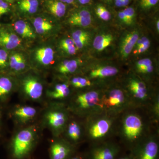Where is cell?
Instances as JSON below:
<instances>
[{
	"label": "cell",
	"mask_w": 159,
	"mask_h": 159,
	"mask_svg": "<svg viewBox=\"0 0 159 159\" xmlns=\"http://www.w3.org/2000/svg\"><path fill=\"white\" fill-rule=\"evenodd\" d=\"M34 142V135L32 129L28 128L21 130L15 137L11 143L13 159H26L31 153Z\"/></svg>",
	"instance_id": "6da1fadb"
},
{
	"label": "cell",
	"mask_w": 159,
	"mask_h": 159,
	"mask_svg": "<svg viewBox=\"0 0 159 159\" xmlns=\"http://www.w3.org/2000/svg\"><path fill=\"white\" fill-rule=\"evenodd\" d=\"M131 102L124 91L121 89H113L102 97L103 110L108 113L115 115L125 109Z\"/></svg>",
	"instance_id": "7a4b0ae2"
},
{
	"label": "cell",
	"mask_w": 159,
	"mask_h": 159,
	"mask_svg": "<svg viewBox=\"0 0 159 159\" xmlns=\"http://www.w3.org/2000/svg\"><path fill=\"white\" fill-rule=\"evenodd\" d=\"M102 97L99 92L90 91L77 96L75 100L77 107L89 116H93L103 110Z\"/></svg>",
	"instance_id": "3957f363"
},
{
	"label": "cell",
	"mask_w": 159,
	"mask_h": 159,
	"mask_svg": "<svg viewBox=\"0 0 159 159\" xmlns=\"http://www.w3.org/2000/svg\"><path fill=\"white\" fill-rule=\"evenodd\" d=\"M142 119L136 114H128L123 121L122 132L127 140L134 141L139 139L143 130Z\"/></svg>",
	"instance_id": "277c9868"
},
{
	"label": "cell",
	"mask_w": 159,
	"mask_h": 159,
	"mask_svg": "<svg viewBox=\"0 0 159 159\" xmlns=\"http://www.w3.org/2000/svg\"><path fill=\"white\" fill-rule=\"evenodd\" d=\"M111 125V119L108 117H98L90 122L88 127L89 135L93 139H102L109 132Z\"/></svg>",
	"instance_id": "5b68a950"
},
{
	"label": "cell",
	"mask_w": 159,
	"mask_h": 159,
	"mask_svg": "<svg viewBox=\"0 0 159 159\" xmlns=\"http://www.w3.org/2000/svg\"><path fill=\"white\" fill-rule=\"evenodd\" d=\"M128 88L135 101L142 102L148 99V90L143 81L136 79H131L128 83Z\"/></svg>",
	"instance_id": "8992f818"
},
{
	"label": "cell",
	"mask_w": 159,
	"mask_h": 159,
	"mask_svg": "<svg viewBox=\"0 0 159 159\" xmlns=\"http://www.w3.org/2000/svg\"><path fill=\"white\" fill-rule=\"evenodd\" d=\"M23 86L25 93L31 99H37L41 97L43 86L37 79L33 77H28L24 80Z\"/></svg>",
	"instance_id": "52a82bcc"
},
{
	"label": "cell",
	"mask_w": 159,
	"mask_h": 159,
	"mask_svg": "<svg viewBox=\"0 0 159 159\" xmlns=\"http://www.w3.org/2000/svg\"><path fill=\"white\" fill-rule=\"evenodd\" d=\"M139 39V33L137 31L129 32L123 38L120 46V54L122 57H128Z\"/></svg>",
	"instance_id": "ba28073f"
},
{
	"label": "cell",
	"mask_w": 159,
	"mask_h": 159,
	"mask_svg": "<svg viewBox=\"0 0 159 159\" xmlns=\"http://www.w3.org/2000/svg\"><path fill=\"white\" fill-rule=\"evenodd\" d=\"M91 13L87 9H83L73 13L68 19V22L71 25L86 27L92 23Z\"/></svg>",
	"instance_id": "9c48e42d"
},
{
	"label": "cell",
	"mask_w": 159,
	"mask_h": 159,
	"mask_svg": "<svg viewBox=\"0 0 159 159\" xmlns=\"http://www.w3.org/2000/svg\"><path fill=\"white\" fill-rule=\"evenodd\" d=\"M21 43L17 35L6 30H0V46L8 50L17 48Z\"/></svg>",
	"instance_id": "30bf717a"
},
{
	"label": "cell",
	"mask_w": 159,
	"mask_h": 159,
	"mask_svg": "<svg viewBox=\"0 0 159 159\" xmlns=\"http://www.w3.org/2000/svg\"><path fill=\"white\" fill-rule=\"evenodd\" d=\"M118 150L116 147L111 145H102L95 148L92 152V159H114Z\"/></svg>",
	"instance_id": "8fae6325"
},
{
	"label": "cell",
	"mask_w": 159,
	"mask_h": 159,
	"mask_svg": "<svg viewBox=\"0 0 159 159\" xmlns=\"http://www.w3.org/2000/svg\"><path fill=\"white\" fill-rule=\"evenodd\" d=\"M71 152L70 146L61 142H55L51 145V159H66Z\"/></svg>",
	"instance_id": "7c38bea8"
},
{
	"label": "cell",
	"mask_w": 159,
	"mask_h": 159,
	"mask_svg": "<svg viewBox=\"0 0 159 159\" xmlns=\"http://www.w3.org/2000/svg\"><path fill=\"white\" fill-rule=\"evenodd\" d=\"M47 120L51 127L54 129H60L65 125L67 117L63 112L52 111L48 113Z\"/></svg>",
	"instance_id": "4fadbf2b"
},
{
	"label": "cell",
	"mask_w": 159,
	"mask_h": 159,
	"mask_svg": "<svg viewBox=\"0 0 159 159\" xmlns=\"http://www.w3.org/2000/svg\"><path fill=\"white\" fill-rule=\"evenodd\" d=\"M119 70L112 66H105L93 69L89 73V77L93 79L104 78L116 75Z\"/></svg>",
	"instance_id": "5bb4252c"
},
{
	"label": "cell",
	"mask_w": 159,
	"mask_h": 159,
	"mask_svg": "<svg viewBox=\"0 0 159 159\" xmlns=\"http://www.w3.org/2000/svg\"><path fill=\"white\" fill-rule=\"evenodd\" d=\"M35 56L40 63L43 65H48L54 60V51L49 47L40 48L36 51Z\"/></svg>",
	"instance_id": "9a60e30c"
},
{
	"label": "cell",
	"mask_w": 159,
	"mask_h": 159,
	"mask_svg": "<svg viewBox=\"0 0 159 159\" xmlns=\"http://www.w3.org/2000/svg\"><path fill=\"white\" fill-rule=\"evenodd\" d=\"M158 145L154 140L148 141L142 150L140 159H156L158 153Z\"/></svg>",
	"instance_id": "2e32d148"
},
{
	"label": "cell",
	"mask_w": 159,
	"mask_h": 159,
	"mask_svg": "<svg viewBox=\"0 0 159 159\" xmlns=\"http://www.w3.org/2000/svg\"><path fill=\"white\" fill-rule=\"evenodd\" d=\"M16 31L25 38L34 39L35 34L29 24L22 20H19L14 24Z\"/></svg>",
	"instance_id": "e0dca14e"
},
{
	"label": "cell",
	"mask_w": 159,
	"mask_h": 159,
	"mask_svg": "<svg viewBox=\"0 0 159 159\" xmlns=\"http://www.w3.org/2000/svg\"><path fill=\"white\" fill-rule=\"evenodd\" d=\"M113 40V37L111 34H100L95 38L93 43V46L97 51H102L111 44Z\"/></svg>",
	"instance_id": "ac0fdd59"
},
{
	"label": "cell",
	"mask_w": 159,
	"mask_h": 159,
	"mask_svg": "<svg viewBox=\"0 0 159 159\" xmlns=\"http://www.w3.org/2000/svg\"><path fill=\"white\" fill-rule=\"evenodd\" d=\"M72 39L77 49H82L86 45L90 39V35L87 32L78 30L72 34Z\"/></svg>",
	"instance_id": "d6986e66"
},
{
	"label": "cell",
	"mask_w": 159,
	"mask_h": 159,
	"mask_svg": "<svg viewBox=\"0 0 159 159\" xmlns=\"http://www.w3.org/2000/svg\"><path fill=\"white\" fill-rule=\"evenodd\" d=\"M15 115L22 122H26L35 116L36 110L34 107L30 106L22 107L15 111Z\"/></svg>",
	"instance_id": "ffe728a7"
},
{
	"label": "cell",
	"mask_w": 159,
	"mask_h": 159,
	"mask_svg": "<svg viewBox=\"0 0 159 159\" xmlns=\"http://www.w3.org/2000/svg\"><path fill=\"white\" fill-rule=\"evenodd\" d=\"M48 7L51 13L57 17H61L65 14L66 5L60 1H49Z\"/></svg>",
	"instance_id": "44dd1931"
},
{
	"label": "cell",
	"mask_w": 159,
	"mask_h": 159,
	"mask_svg": "<svg viewBox=\"0 0 159 159\" xmlns=\"http://www.w3.org/2000/svg\"><path fill=\"white\" fill-rule=\"evenodd\" d=\"M35 31L39 34H44L53 29V25L48 21L41 17H37L33 21Z\"/></svg>",
	"instance_id": "7402d4cb"
},
{
	"label": "cell",
	"mask_w": 159,
	"mask_h": 159,
	"mask_svg": "<svg viewBox=\"0 0 159 159\" xmlns=\"http://www.w3.org/2000/svg\"><path fill=\"white\" fill-rule=\"evenodd\" d=\"M70 93L68 85L65 84H61L56 85L54 90L50 92L49 96L54 99H61L67 97Z\"/></svg>",
	"instance_id": "603a6c76"
},
{
	"label": "cell",
	"mask_w": 159,
	"mask_h": 159,
	"mask_svg": "<svg viewBox=\"0 0 159 159\" xmlns=\"http://www.w3.org/2000/svg\"><path fill=\"white\" fill-rule=\"evenodd\" d=\"M9 65L15 70L21 71L25 67V61L22 54L16 53L10 56Z\"/></svg>",
	"instance_id": "cb8c5ba5"
},
{
	"label": "cell",
	"mask_w": 159,
	"mask_h": 159,
	"mask_svg": "<svg viewBox=\"0 0 159 159\" xmlns=\"http://www.w3.org/2000/svg\"><path fill=\"white\" fill-rule=\"evenodd\" d=\"M19 6L21 11L33 14L37 11L39 2L38 0H21L19 3Z\"/></svg>",
	"instance_id": "d4e9b609"
},
{
	"label": "cell",
	"mask_w": 159,
	"mask_h": 159,
	"mask_svg": "<svg viewBox=\"0 0 159 159\" xmlns=\"http://www.w3.org/2000/svg\"><path fill=\"white\" fill-rule=\"evenodd\" d=\"M78 62L77 60H66L61 63L58 67V71L63 74H71L77 70Z\"/></svg>",
	"instance_id": "484cf974"
},
{
	"label": "cell",
	"mask_w": 159,
	"mask_h": 159,
	"mask_svg": "<svg viewBox=\"0 0 159 159\" xmlns=\"http://www.w3.org/2000/svg\"><path fill=\"white\" fill-rule=\"evenodd\" d=\"M68 134L73 141H77L80 139L81 135V128L77 122H72L68 127Z\"/></svg>",
	"instance_id": "4316f807"
},
{
	"label": "cell",
	"mask_w": 159,
	"mask_h": 159,
	"mask_svg": "<svg viewBox=\"0 0 159 159\" xmlns=\"http://www.w3.org/2000/svg\"><path fill=\"white\" fill-rule=\"evenodd\" d=\"M60 47L65 52L70 55H74L77 52V48L74 44V41L71 39L62 40L60 42Z\"/></svg>",
	"instance_id": "83f0119b"
},
{
	"label": "cell",
	"mask_w": 159,
	"mask_h": 159,
	"mask_svg": "<svg viewBox=\"0 0 159 159\" xmlns=\"http://www.w3.org/2000/svg\"><path fill=\"white\" fill-rule=\"evenodd\" d=\"M12 88L11 80L8 77L0 78V97L9 94Z\"/></svg>",
	"instance_id": "f1b7e54d"
},
{
	"label": "cell",
	"mask_w": 159,
	"mask_h": 159,
	"mask_svg": "<svg viewBox=\"0 0 159 159\" xmlns=\"http://www.w3.org/2000/svg\"><path fill=\"white\" fill-rule=\"evenodd\" d=\"M95 11L97 15L103 20L108 21L111 19L110 12L104 6L101 5L97 6L95 9Z\"/></svg>",
	"instance_id": "f546056e"
},
{
	"label": "cell",
	"mask_w": 159,
	"mask_h": 159,
	"mask_svg": "<svg viewBox=\"0 0 159 159\" xmlns=\"http://www.w3.org/2000/svg\"><path fill=\"white\" fill-rule=\"evenodd\" d=\"M71 83L72 85L77 88H82L91 85V81L89 80L81 77H74Z\"/></svg>",
	"instance_id": "4dcf8cb0"
},
{
	"label": "cell",
	"mask_w": 159,
	"mask_h": 159,
	"mask_svg": "<svg viewBox=\"0 0 159 159\" xmlns=\"http://www.w3.org/2000/svg\"><path fill=\"white\" fill-rule=\"evenodd\" d=\"M159 0H140V4L142 9L147 10L158 3Z\"/></svg>",
	"instance_id": "1f68e13d"
},
{
	"label": "cell",
	"mask_w": 159,
	"mask_h": 159,
	"mask_svg": "<svg viewBox=\"0 0 159 159\" xmlns=\"http://www.w3.org/2000/svg\"><path fill=\"white\" fill-rule=\"evenodd\" d=\"M152 65V62L149 58H144L140 60L137 62L136 64V67L137 70L140 72L142 70L145 68L146 67Z\"/></svg>",
	"instance_id": "d6a6232c"
},
{
	"label": "cell",
	"mask_w": 159,
	"mask_h": 159,
	"mask_svg": "<svg viewBox=\"0 0 159 159\" xmlns=\"http://www.w3.org/2000/svg\"><path fill=\"white\" fill-rule=\"evenodd\" d=\"M124 14L127 17L130 25L132 24L134 20L135 17V10L134 8L132 7H128L123 10Z\"/></svg>",
	"instance_id": "836d02e7"
},
{
	"label": "cell",
	"mask_w": 159,
	"mask_h": 159,
	"mask_svg": "<svg viewBox=\"0 0 159 159\" xmlns=\"http://www.w3.org/2000/svg\"><path fill=\"white\" fill-rule=\"evenodd\" d=\"M8 54L5 50L0 49V67H6L7 65Z\"/></svg>",
	"instance_id": "e575fe53"
},
{
	"label": "cell",
	"mask_w": 159,
	"mask_h": 159,
	"mask_svg": "<svg viewBox=\"0 0 159 159\" xmlns=\"http://www.w3.org/2000/svg\"><path fill=\"white\" fill-rule=\"evenodd\" d=\"M10 10L9 5L4 0H0V17L9 12Z\"/></svg>",
	"instance_id": "d590c367"
},
{
	"label": "cell",
	"mask_w": 159,
	"mask_h": 159,
	"mask_svg": "<svg viewBox=\"0 0 159 159\" xmlns=\"http://www.w3.org/2000/svg\"><path fill=\"white\" fill-rule=\"evenodd\" d=\"M118 16H119V18L122 21V22L126 24V25H130L127 17L125 16V14H124L123 11H119V13H118Z\"/></svg>",
	"instance_id": "8d00e7d4"
},
{
	"label": "cell",
	"mask_w": 159,
	"mask_h": 159,
	"mask_svg": "<svg viewBox=\"0 0 159 159\" xmlns=\"http://www.w3.org/2000/svg\"><path fill=\"white\" fill-rule=\"evenodd\" d=\"M154 70V67L152 65L148 66L146 67L145 68L143 69L142 70L140 71V73H142V74H150L152 72H153Z\"/></svg>",
	"instance_id": "74e56055"
},
{
	"label": "cell",
	"mask_w": 159,
	"mask_h": 159,
	"mask_svg": "<svg viewBox=\"0 0 159 159\" xmlns=\"http://www.w3.org/2000/svg\"><path fill=\"white\" fill-rule=\"evenodd\" d=\"M122 0H115V4L117 7H122Z\"/></svg>",
	"instance_id": "f35d334b"
},
{
	"label": "cell",
	"mask_w": 159,
	"mask_h": 159,
	"mask_svg": "<svg viewBox=\"0 0 159 159\" xmlns=\"http://www.w3.org/2000/svg\"><path fill=\"white\" fill-rule=\"evenodd\" d=\"M129 2H130V0H122V7H125V6H128V4H129Z\"/></svg>",
	"instance_id": "ab89813d"
},
{
	"label": "cell",
	"mask_w": 159,
	"mask_h": 159,
	"mask_svg": "<svg viewBox=\"0 0 159 159\" xmlns=\"http://www.w3.org/2000/svg\"><path fill=\"white\" fill-rule=\"evenodd\" d=\"M79 2L82 5H85L89 2L90 0H78Z\"/></svg>",
	"instance_id": "60d3db41"
},
{
	"label": "cell",
	"mask_w": 159,
	"mask_h": 159,
	"mask_svg": "<svg viewBox=\"0 0 159 159\" xmlns=\"http://www.w3.org/2000/svg\"><path fill=\"white\" fill-rule=\"evenodd\" d=\"M74 0H66V2L67 4H72L74 2Z\"/></svg>",
	"instance_id": "b9f144b4"
},
{
	"label": "cell",
	"mask_w": 159,
	"mask_h": 159,
	"mask_svg": "<svg viewBox=\"0 0 159 159\" xmlns=\"http://www.w3.org/2000/svg\"><path fill=\"white\" fill-rule=\"evenodd\" d=\"M156 26H157V30L158 31V32H159V20L157 21Z\"/></svg>",
	"instance_id": "7bdbcfd3"
},
{
	"label": "cell",
	"mask_w": 159,
	"mask_h": 159,
	"mask_svg": "<svg viewBox=\"0 0 159 159\" xmlns=\"http://www.w3.org/2000/svg\"><path fill=\"white\" fill-rule=\"evenodd\" d=\"M70 159H81L79 157H72V158H70Z\"/></svg>",
	"instance_id": "ee69618b"
},
{
	"label": "cell",
	"mask_w": 159,
	"mask_h": 159,
	"mask_svg": "<svg viewBox=\"0 0 159 159\" xmlns=\"http://www.w3.org/2000/svg\"><path fill=\"white\" fill-rule=\"evenodd\" d=\"M4 1H6L7 2H12L13 0H4Z\"/></svg>",
	"instance_id": "f6af8a7d"
},
{
	"label": "cell",
	"mask_w": 159,
	"mask_h": 159,
	"mask_svg": "<svg viewBox=\"0 0 159 159\" xmlns=\"http://www.w3.org/2000/svg\"><path fill=\"white\" fill-rule=\"evenodd\" d=\"M119 159H129V158L124 157V158H122Z\"/></svg>",
	"instance_id": "bcb514c9"
},
{
	"label": "cell",
	"mask_w": 159,
	"mask_h": 159,
	"mask_svg": "<svg viewBox=\"0 0 159 159\" xmlns=\"http://www.w3.org/2000/svg\"><path fill=\"white\" fill-rule=\"evenodd\" d=\"M107 1H110V0H107Z\"/></svg>",
	"instance_id": "7dc6e473"
}]
</instances>
